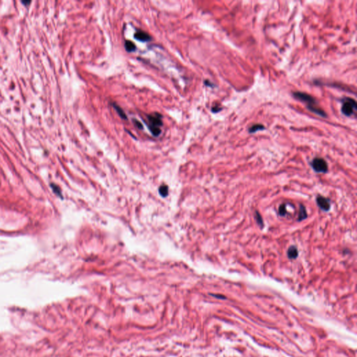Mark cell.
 <instances>
[{"instance_id":"obj_1","label":"cell","mask_w":357,"mask_h":357,"mask_svg":"<svg viewBox=\"0 0 357 357\" xmlns=\"http://www.w3.org/2000/svg\"><path fill=\"white\" fill-rule=\"evenodd\" d=\"M293 96L297 100L302 101L304 103H306L307 105V108L311 111V112H313L317 115L322 117L326 118L327 117V114L322 109L320 108L318 105V103L315 98L311 95L308 94V93L301 92V91H296L293 93Z\"/></svg>"},{"instance_id":"obj_2","label":"cell","mask_w":357,"mask_h":357,"mask_svg":"<svg viewBox=\"0 0 357 357\" xmlns=\"http://www.w3.org/2000/svg\"><path fill=\"white\" fill-rule=\"evenodd\" d=\"M148 128L154 137H159L161 133V126H163V117L160 113L154 112L147 115Z\"/></svg>"},{"instance_id":"obj_3","label":"cell","mask_w":357,"mask_h":357,"mask_svg":"<svg viewBox=\"0 0 357 357\" xmlns=\"http://www.w3.org/2000/svg\"><path fill=\"white\" fill-rule=\"evenodd\" d=\"M342 113L347 117L355 115L357 109V104L354 99L350 97H345L342 100Z\"/></svg>"},{"instance_id":"obj_4","label":"cell","mask_w":357,"mask_h":357,"mask_svg":"<svg viewBox=\"0 0 357 357\" xmlns=\"http://www.w3.org/2000/svg\"><path fill=\"white\" fill-rule=\"evenodd\" d=\"M314 170L319 173H325L328 170V165L324 159L315 158L311 163Z\"/></svg>"},{"instance_id":"obj_5","label":"cell","mask_w":357,"mask_h":357,"mask_svg":"<svg viewBox=\"0 0 357 357\" xmlns=\"http://www.w3.org/2000/svg\"><path fill=\"white\" fill-rule=\"evenodd\" d=\"M134 38L136 40L141 42H148L152 39L151 35L148 34L147 32L140 30H138L136 31L135 33L134 34Z\"/></svg>"},{"instance_id":"obj_6","label":"cell","mask_w":357,"mask_h":357,"mask_svg":"<svg viewBox=\"0 0 357 357\" xmlns=\"http://www.w3.org/2000/svg\"><path fill=\"white\" fill-rule=\"evenodd\" d=\"M317 205L319 206V208L322 209L327 211L330 209V201L328 200L327 198H324L322 196H318L317 198Z\"/></svg>"},{"instance_id":"obj_7","label":"cell","mask_w":357,"mask_h":357,"mask_svg":"<svg viewBox=\"0 0 357 357\" xmlns=\"http://www.w3.org/2000/svg\"><path fill=\"white\" fill-rule=\"evenodd\" d=\"M112 105L113 108H114V110L117 111V112L119 116L122 119H124V120L127 119H128L127 115L126 114V113L124 112V111L123 110V109L121 108L119 105L117 104L116 103H112Z\"/></svg>"},{"instance_id":"obj_8","label":"cell","mask_w":357,"mask_h":357,"mask_svg":"<svg viewBox=\"0 0 357 357\" xmlns=\"http://www.w3.org/2000/svg\"><path fill=\"white\" fill-rule=\"evenodd\" d=\"M124 47H125V49H126V50L128 52H134L135 50H136L135 45L133 42H132L131 41H129V40L125 41Z\"/></svg>"},{"instance_id":"obj_9","label":"cell","mask_w":357,"mask_h":357,"mask_svg":"<svg viewBox=\"0 0 357 357\" xmlns=\"http://www.w3.org/2000/svg\"><path fill=\"white\" fill-rule=\"evenodd\" d=\"M287 256L290 259H295L298 256V251L295 246H291L288 249Z\"/></svg>"},{"instance_id":"obj_10","label":"cell","mask_w":357,"mask_h":357,"mask_svg":"<svg viewBox=\"0 0 357 357\" xmlns=\"http://www.w3.org/2000/svg\"><path fill=\"white\" fill-rule=\"evenodd\" d=\"M264 129V126H263V125L257 124H255V125H253V126H251V127L248 129V131L250 133H255L259 131V130H262Z\"/></svg>"},{"instance_id":"obj_11","label":"cell","mask_w":357,"mask_h":357,"mask_svg":"<svg viewBox=\"0 0 357 357\" xmlns=\"http://www.w3.org/2000/svg\"><path fill=\"white\" fill-rule=\"evenodd\" d=\"M307 218V213H306V210L305 206L303 205H300L299 209V213H298V220L301 221Z\"/></svg>"},{"instance_id":"obj_12","label":"cell","mask_w":357,"mask_h":357,"mask_svg":"<svg viewBox=\"0 0 357 357\" xmlns=\"http://www.w3.org/2000/svg\"><path fill=\"white\" fill-rule=\"evenodd\" d=\"M159 193L162 197L165 198L168 195V187L167 186H162L159 188Z\"/></svg>"},{"instance_id":"obj_13","label":"cell","mask_w":357,"mask_h":357,"mask_svg":"<svg viewBox=\"0 0 357 357\" xmlns=\"http://www.w3.org/2000/svg\"><path fill=\"white\" fill-rule=\"evenodd\" d=\"M278 213H279V214H280V216H285V214L287 213L285 204H282V205L280 206V207H279V209H278Z\"/></svg>"},{"instance_id":"obj_14","label":"cell","mask_w":357,"mask_h":357,"mask_svg":"<svg viewBox=\"0 0 357 357\" xmlns=\"http://www.w3.org/2000/svg\"><path fill=\"white\" fill-rule=\"evenodd\" d=\"M255 216H256V220H257V223H258L259 225H261V226L263 225L262 218V217H261L260 216H259V214L258 213H257V212H256V215H255Z\"/></svg>"},{"instance_id":"obj_15","label":"cell","mask_w":357,"mask_h":357,"mask_svg":"<svg viewBox=\"0 0 357 357\" xmlns=\"http://www.w3.org/2000/svg\"><path fill=\"white\" fill-rule=\"evenodd\" d=\"M133 123L135 124V126H136V127H138L139 129H143V126H142V124L140 123V122H138V120L136 119H133Z\"/></svg>"},{"instance_id":"obj_16","label":"cell","mask_w":357,"mask_h":357,"mask_svg":"<svg viewBox=\"0 0 357 357\" xmlns=\"http://www.w3.org/2000/svg\"><path fill=\"white\" fill-rule=\"evenodd\" d=\"M204 84H205V85L206 86H209V87H213V85H211V83H210L209 80H205L204 81Z\"/></svg>"},{"instance_id":"obj_17","label":"cell","mask_w":357,"mask_h":357,"mask_svg":"<svg viewBox=\"0 0 357 357\" xmlns=\"http://www.w3.org/2000/svg\"><path fill=\"white\" fill-rule=\"evenodd\" d=\"M220 110H221V108L218 109V108H213L211 109L212 112H218V111Z\"/></svg>"}]
</instances>
